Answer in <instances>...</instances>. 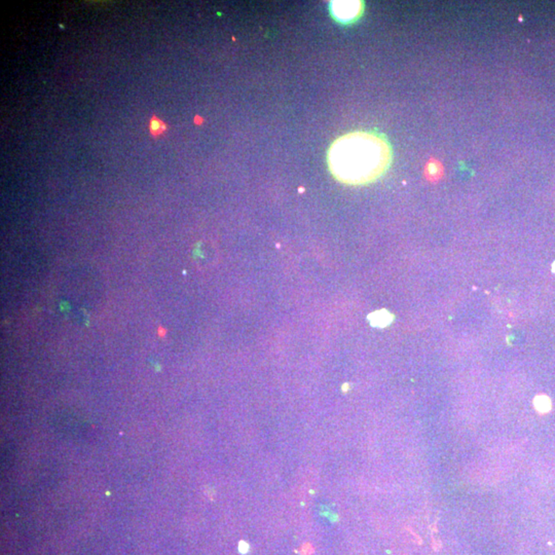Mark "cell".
Returning <instances> with one entry per match:
<instances>
[{
  "label": "cell",
  "mask_w": 555,
  "mask_h": 555,
  "mask_svg": "<svg viewBox=\"0 0 555 555\" xmlns=\"http://www.w3.org/2000/svg\"><path fill=\"white\" fill-rule=\"evenodd\" d=\"M315 552V548L311 543H306L301 546L300 548V554L301 555H313Z\"/></svg>",
  "instance_id": "8992f818"
},
{
  "label": "cell",
  "mask_w": 555,
  "mask_h": 555,
  "mask_svg": "<svg viewBox=\"0 0 555 555\" xmlns=\"http://www.w3.org/2000/svg\"><path fill=\"white\" fill-rule=\"evenodd\" d=\"M552 271H553V272H555V262H554V263H553V265H552Z\"/></svg>",
  "instance_id": "ba28073f"
},
{
  "label": "cell",
  "mask_w": 555,
  "mask_h": 555,
  "mask_svg": "<svg viewBox=\"0 0 555 555\" xmlns=\"http://www.w3.org/2000/svg\"><path fill=\"white\" fill-rule=\"evenodd\" d=\"M534 405H535V408L540 413H547L548 411L551 410L552 403L550 398L547 397L546 395H538L534 399Z\"/></svg>",
  "instance_id": "5b68a950"
},
{
  "label": "cell",
  "mask_w": 555,
  "mask_h": 555,
  "mask_svg": "<svg viewBox=\"0 0 555 555\" xmlns=\"http://www.w3.org/2000/svg\"><path fill=\"white\" fill-rule=\"evenodd\" d=\"M393 159L386 137L373 132L356 131L337 138L327 156L334 177L345 184L364 185L383 176Z\"/></svg>",
  "instance_id": "6da1fadb"
},
{
  "label": "cell",
  "mask_w": 555,
  "mask_h": 555,
  "mask_svg": "<svg viewBox=\"0 0 555 555\" xmlns=\"http://www.w3.org/2000/svg\"><path fill=\"white\" fill-rule=\"evenodd\" d=\"M148 129L151 137L158 138L164 135L168 131L169 125L163 119H161L156 114H154L149 119Z\"/></svg>",
  "instance_id": "277c9868"
},
{
  "label": "cell",
  "mask_w": 555,
  "mask_h": 555,
  "mask_svg": "<svg viewBox=\"0 0 555 555\" xmlns=\"http://www.w3.org/2000/svg\"><path fill=\"white\" fill-rule=\"evenodd\" d=\"M249 549H250V546H249V544H248L247 542L241 541V542L239 543V551H240L242 554H246V553L249 551Z\"/></svg>",
  "instance_id": "52a82bcc"
},
{
  "label": "cell",
  "mask_w": 555,
  "mask_h": 555,
  "mask_svg": "<svg viewBox=\"0 0 555 555\" xmlns=\"http://www.w3.org/2000/svg\"><path fill=\"white\" fill-rule=\"evenodd\" d=\"M368 320H369L371 326L384 328V327L389 326L393 322L394 316L386 310H381V311H376V312L370 314L368 316Z\"/></svg>",
  "instance_id": "3957f363"
},
{
  "label": "cell",
  "mask_w": 555,
  "mask_h": 555,
  "mask_svg": "<svg viewBox=\"0 0 555 555\" xmlns=\"http://www.w3.org/2000/svg\"><path fill=\"white\" fill-rule=\"evenodd\" d=\"M333 16L341 22L357 20L363 12V4L360 2H335L332 3Z\"/></svg>",
  "instance_id": "7a4b0ae2"
}]
</instances>
